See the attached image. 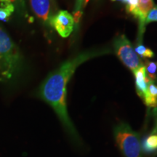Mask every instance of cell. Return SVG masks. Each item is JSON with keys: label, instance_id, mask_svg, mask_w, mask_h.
Returning a JSON list of instances; mask_svg holds the SVG:
<instances>
[{"label": "cell", "instance_id": "cell-2", "mask_svg": "<svg viewBox=\"0 0 157 157\" xmlns=\"http://www.w3.org/2000/svg\"><path fill=\"white\" fill-rule=\"evenodd\" d=\"M113 136L124 157H141V144L137 133L127 123L121 122L113 129Z\"/></svg>", "mask_w": 157, "mask_h": 157}, {"label": "cell", "instance_id": "cell-9", "mask_svg": "<svg viewBox=\"0 0 157 157\" xmlns=\"http://www.w3.org/2000/svg\"><path fill=\"white\" fill-rule=\"evenodd\" d=\"M15 10V6L9 0H0V21L7 22Z\"/></svg>", "mask_w": 157, "mask_h": 157}, {"label": "cell", "instance_id": "cell-10", "mask_svg": "<svg viewBox=\"0 0 157 157\" xmlns=\"http://www.w3.org/2000/svg\"><path fill=\"white\" fill-rule=\"evenodd\" d=\"M143 151L152 153L157 150V134H152L145 139L142 145Z\"/></svg>", "mask_w": 157, "mask_h": 157}, {"label": "cell", "instance_id": "cell-4", "mask_svg": "<svg viewBox=\"0 0 157 157\" xmlns=\"http://www.w3.org/2000/svg\"><path fill=\"white\" fill-rule=\"evenodd\" d=\"M113 52L132 73L143 66V63L135 52L132 43L124 34L117 36L113 42Z\"/></svg>", "mask_w": 157, "mask_h": 157}, {"label": "cell", "instance_id": "cell-11", "mask_svg": "<svg viewBox=\"0 0 157 157\" xmlns=\"http://www.w3.org/2000/svg\"><path fill=\"white\" fill-rule=\"evenodd\" d=\"M143 66L146 68V73L148 78L151 81H156L157 78V61L145 60Z\"/></svg>", "mask_w": 157, "mask_h": 157}, {"label": "cell", "instance_id": "cell-7", "mask_svg": "<svg viewBox=\"0 0 157 157\" xmlns=\"http://www.w3.org/2000/svg\"><path fill=\"white\" fill-rule=\"evenodd\" d=\"M135 76V90L137 95H139L141 99H144L146 96L148 85L151 80L148 78L146 73V68L145 66H143L137 69L133 73Z\"/></svg>", "mask_w": 157, "mask_h": 157}, {"label": "cell", "instance_id": "cell-17", "mask_svg": "<svg viewBox=\"0 0 157 157\" xmlns=\"http://www.w3.org/2000/svg\"><path fill=\"white\" fill-rule=\"evenodd\" d=\"M152 134H157V121H156V126H155V128H154V130H153Z\"/></svg>", "mask_w": 157, "mask_h": 157}, {"label": "cell", "instance_id": "cell-8", "mask_svg": "<svg viewBox=\"0 0 157 157\" xmlns=\"http://www.w3.org/2000/svg\"><path fill=\"white\" fill-rule=\"evenodd\" d=\"M147 106L149 108H157V82L156 81H151L148 85V89L143 100Z\"/></svg>", "mask_w": 157, "mask_h": 157}, {"label": "cell", "instance_id": "cell-15", "mask_svg": "<svg viewBox=\"0 0 157 157\" xmlns=\"http://www.w3.org/2000/svg\"><path fill=\"white\" fill-rule=\"evenodd\" d=\"M15 6V10H17L18 13L25 17L27 16L26 6H25V0H9Z\"/></svg>", "mask_w": 157, "mask_h": 157}, {"label": "cell", "instance_id": "cell-5", "mask_svg": "<svg viewBox=\"0 0 157 157\" xmlns=\"http://www.w3.org/2000/svg\"><path fill=\"white\" fill-rule=\"evenodd\" d=\"M52 25L63 38L69 36L74 28L73 15L66 10H60L53 15L50 20Z\"/></svg>", "mask_w": 157, "mask_h": 157}, {"label": "cell", "instance_id": "cell-1", "mask_svg": "<svg viewBox=\"0 0 157 157\" xmlns=\"http://www.w3.org/2000/svg\"><path fill=\"white\" fill-rule=\"evenodd\" d=\"M108 48L94 49L79 52L65 61L48 76L41 84L39 95L52 106L71 137L79 141L78 133L68 116L66 105L67 84L80 65L90 59L111 53Z\"/></svg>", "mask_w": 157, "mask_h": 157}, {"label": "cell", "instance_id": "cell-12", "mask_svg": "<svg viewBox=\"0 0 157 157\" xmlns=\"http://www.w3.org/2000/svg\"><path fill=\"white\" fill-rule=\"evenodd\" d=\"M88 2H89V0H76L74 9V14L72 15L74 20V23H76V24H78L79 22L82 15L83 14L82 9H84V7L87 5Z\"/></svg>", "mask_w": 157, "mask_h": 157}, {"label": "cell", "instance_id": "cell-13", "mask_svg": "<svg viewBox=\"0 0 157 157\" xmlns=\"http://www.w3.org/2000/svg\"><path fill=\"white\" fill-rule=\"evenodd\" d=\"M137 56L143 58H152L154 57V52L148 48L145 47L142 43H137L136 47L134 48Z\"/></svg>", "mask_w": 157, "mask_h": 157}, {"label": "cell", "instance_id": "cell-16", "mask_svg": "<svg viewBox=\"0 0 157 157\" xmlns=\"http://www.w3.org/2000/svg\"><path fill=\"white\" fill-rule=\"evenodd\" d=\"M152 22H157V6H154L149 11L146 16V21H145V25H147Z\"/></svg>", "mask_w": 157, "mask_h": 157}, {"label": "cell", "instance_id": "cell-3", "mask_svg": "<svg viewBox=\"0 0 157 157\" xmlns=\"http://www.w3.org/2000/svg\"><path fill=\"white\" fill-rule=\"evenodd\" d=\"M0 62L2 68V74L10 78L17 71L21 64L19 51L11 41L7 33L0 28Z\"/></svg>", "mask_w": 157, "mask_h": 157}, {"label": "cell", "instance_id": "cell-14", "mask_svg": "<svg viewBox=\"0 0 157 157\" xmlns=\"http://www.w3.org/2000/svg\"><path fill=\"white\" fill-rule=\"evenodd\" d=\"M112 1H119L125 4L127 13L136 17L137 14V7H138V0H112Z\"/></svg>", "mask_w": 157, "mask_h": 157}, {"label": "cell", "instance_id": "cell-6", "mask_svg": "<svg viewBox=\"0 0 157 157\" xmlns=\"http://www.w3.org/2000/svg\"><path fill=\"white\" fill-rule=\"evenodd\" d=\"M31 8L35 15L45 25H50L52 14L51 0H29Z\"/></svg>", "mask_w": 157, "mask_h": 157}]
</instances>
